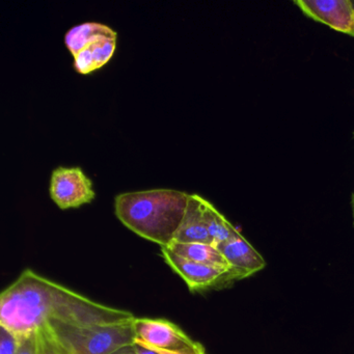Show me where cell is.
Returning a JSON list of instances; mask_svg holds the SVG:
<instances>
[{
    "mask_svg": "<svg viewBox=\"0 0 354 354\" xmlns=\"http://www.w3.org/2000/svg\"><path fill=\"white\" fill-rule=\"evenodd\" d=\"M136 318L129 310L94 301L26 269L0 294V325L28 335L49 321L77 325L117 324Z\"/></svg>",
    "mask_w": 354,
    "mask_h": 354,
    "instance_id": "1",
    "label": "cell"
},
{
    "mask_svg": "<svg viewBox=\"0 0 354 354\" xmlns=\"http://www.w3.org/2000/svg\"><path fill=\"white\" fill-rule=\"evenodd\" d=\"M189 194L158 188L124 192L115 198V212L125 227L160 248L173 243Z\"/></svg>",
    "mask_w": 354,
    "mask_h": 354,
    "instance_id": "2",
    "label": "cell"
},
{
    "mask_svg": "<svg viewBox=\"0 0 354 354\" xmlns=\"http://www.w3.org/2000/svg\"><path fill=\"white\" fill-rule=\"evenodd\" d=\"M133 320L98 325L49 321L43 327L65 354H111L125 346L133 345L136 342Z\"/></svg>",
    "mask_w": 354,
    "mask_h": 354,
    "instance_id": "3",
    "label": "cell"
},
{
    "mask_svg": "<svg viewBox=\"0 0 354 354\" xmlns=\"http://www.w3.org/2000/svg\"><path fill=\"white\" fill-rule=\"evenodd\" d=\"M136 341L142 345L181 354H203L202 344L192 339L177 324L165 319L134 318Z\"/></svg>",
    "mask_w": 354,
    "mask_h": 354,
    "instance_id": "4",
    "label": "cell"
},
{
    "mask_svg": "<svg viewBox=\"0 0 354 354\" xmlns=\"http://www.w3.org/2000/svg\"><path fill=\"white\" fill-rule=\"evenodd\" d=\"M165 263L177 273L192 292L218 289L239 281L240 277L231 266H213L186 260L167 248H161Z\"/></svg>",
    "mask_w": 354,
    "mask_h": 354,
    "instance_id": "5",
    "label": "cell"
},
{
    "mask_svg": "<svg viewBox=\"0 0 354 354\" xmlns=\"http://www.w3.org/2000/svg\"><path fill=\"white\" fill-rule=\"evenodd\" d=\"M49 194L61 209L75 208L94 198L92 181L78 167H59L51 173Z\"/></svg>",
    "mask_w": 354,
    "mask_h": 354,
    "instance_id": "6",
    "label": "cell"
},
{
    "mask_svg": "<svg viewBox=\"0 0 354 354\" xmlns=\"http://www.w3.org/2000/svg\"><path fill=\"white\" fill-rule=\"evenodd\" d=\"M294 5L315 21L337 32L354 37V5L352 0H295Z\"/></svg>",
    "mask_w": 354,
    "mask_h": 354,
    "instance_id": "7",
    "label": "cell"
},
{
    "mask_svg": "<svg viewBox=\"0 0 354 354\" xmlns=\"http://www.w3.org/2000/svg\"><path fill=\"white\" fill-rule=\"evenodd\" d=\"M216 248L227 264L238 273L240 279H246L266 266L264 258L240 233Z\"/></svg>",
    "mask_w": 354,
    "mask_h": 354,
    "instance_id": "8",
    "label": "cell"
},
{
    "mask_svg": "<svg viewBox=\"0 0 354 354\" xmlns=\"http://www.w3.org/2000/svg\"><path fill=\"white\" fill-rule=\"evenodd\" d=\"M204 205V198L198 194H189L183 219L174 241L181 243L212 244L207 229Z\"/></svg>",
    "mask_w": 354,
    "mask_h": 354,
    "instance_id": "9",
    "label": "cell"
},
{
    "mask_svg": "<svg viewBox=\"0 0 354 354\" xmlns=\"http://www.w3.org/2000/svg\"><path fill=\"white\" fill-rule=\"evenodd\" d=\"M117 37L100 36L93 39L74 55V68L80 74H88L104 66L113 57Z\"/></svg>",
    "mask_w": 354,
    "mask_h": 354,
    "instance_id": "10",
    "label": "cell"
},
{
    "mask_svg": "<svg viewBox=\"0 0 354 354\" xmlns=\"http://www.w3.org/2000/svg\"><path fill=\"white\" fill-rule=\"evenodd\" d=\"M167 250L173 252L186 260L213 266H230L225 257L218 248L209 243H181L175 242L167 246Z\"/></svg>",
    "mask_w": 354,
    "mask_h": 354,
    "instance_id": "11",
    "label": "cell"
},
{
    "mask_svg": "<svg viewBox=\"0 0 354 354\" xmlns=\"http://www.w3.org/2000/svg\"><path fill=\"white\" fill-rule=\"evenodd\" d=\"M100 36L117 37V32L105 24L86 22L73 26L66 32L65 44L74 57L93 39Z\"/></svg>",
    "mask_w": 354,
    "mask_h": 354,
    "instance_id": "12",
    "label": "cell"
},
{
    "mask_svg": "<svg viewBox=\"0 0 354 354\" xmlns=\"http://www.w3.org/2000/svg\"><path fill=\"white\" fill-rule=\"evenodd\" d=\"M204 211L207 229L213 245H219L239 233L237 229L207 200H205Z\"/></svg>",
    "mask_w": 354,
    "mask_h": 354,
    "instance_id": "13",
    "label": "cell"
},
{
    "mask_svg": "<svg viewBox=\"0 0 354 354\" xmlns=\"http://www.w3.org/2000/svg\"><path fill=\"white\" fill-rule=\"evenodd\" d=\"M21 337L0 325V354H17Z\"/></svg>",
    "mask_w": 354,
    "mask_h": 354,
    "instance_id": "14",
    "label": "cell"
},
{
    "mask_svg": "<svg viewBox=\"0 0 354 354\" xmlns=\"http://www.w3.org/2000/svg\"><path fill=\"white\" fill-rule=\"evenodd\" d=\"M37 335H38V354H65L44 327L37 330Z\"/></svg>",
    "mask_w": 354,
    "mask_h": 354,
    "instance_id": "15",
    "label": "cell"
},
{
    "mask_svg": "<svg viewBox=\"0 0 354 354\" xmlns=\"http://www.w3.org/2000/svg\"><path fill=\"white\" fill-rule=\"evenodd\" d=\"M17 354H38V335L36 333L22 335Z\"/></svg>",
    "mask_w": 354,
    "mask_h": 354,
    "instance_id": "16",
    "label": "cell"
},
{
    "mask_svg": "<svg viewBox=\"0 0 354 354\" xmlns=\"http://www.w3.org/2000/svg\"><path fill=\"white\" fill-rule=\"evenodd\" d=\"M133 347L136 349V354H160L156 350L147 347V346L142 345V344L136 341L134 342Z\"/></svg>",
    "mask_w": 354,
    "mask_h": 354,
    "instance_id": "17",
    "label": "cell"
},
{
    "mask_svg": "<svg viewBox=\"0 0 354 354\" xmlns=\"http://www.w3.org/2000/svg\"><path fill=\"white\" fill-rule=\"evenodd\" d=\"M111 354H136V352L133 345H130L125 346V347L121 348V349L117 350Z\"/></svg>",
    "mask_w": 354,
    "mask_h": 354,
    "instance_id": "18",
    "label": "cell"
},
{
    "mask_svg": "<svg viewBox=\"0 0 354 354\" xmlns=\"http://www.w3.org/2000/svg\"><path fill=\"white\" fill-rule=\"evenodd\" d=\"M140 343V342H138ZM148 347V346H147ZM151 348V347H149ZM152 349L156 350V351H158L160 354H181V353H177V352H171V351H167V350H161V349H156V348H152Z\"/></svg>",
    "mask_w": 354,
    "mask_h": 354,
    "instance_id": "19",
    "label": "cell"
},
{
    "mask_svg": "<svg viewBox=\"0 0 354 354\" xmlns=\"http://www.w3.org/2000/svg\"><path fill=\"white\" fill-rule=\"evenodd\" d=\"M352 211H353V223H354V194L352 196Z\"/></svg>",
    "mask_w": 354,
    "mask_h": 354,
    "instance_id": "20",
    "label": "cell"
},
{
    "mask_svg": "<svg viewBox=\"0 0 354 354\" xmlns=\"http://www.w3.org/2000/svg\"><path fill=\"white\" fill-rule=\"evenodd\" d=\"M203 354H207L206 352H205V353H203Z\"/></svg>",
    "mask_w": 354,
    "mask_h": 354,
    "instance_id": "21",
    "label": "cell"
},
{
    "mask_svg": "<svg viewBox=\"0 0 354 354\" xmlns=\"http://www.w3.org/2000/svg\"><path fill=\"white\" fill-rule=\"evenodd\" d=\"M353 5H354V0H353Z\"/></svg>",
    "mask_w": 354,
    "mask_h": 354,
    "instance_id": "22",
    "label": "cell"
}]
</instances>
